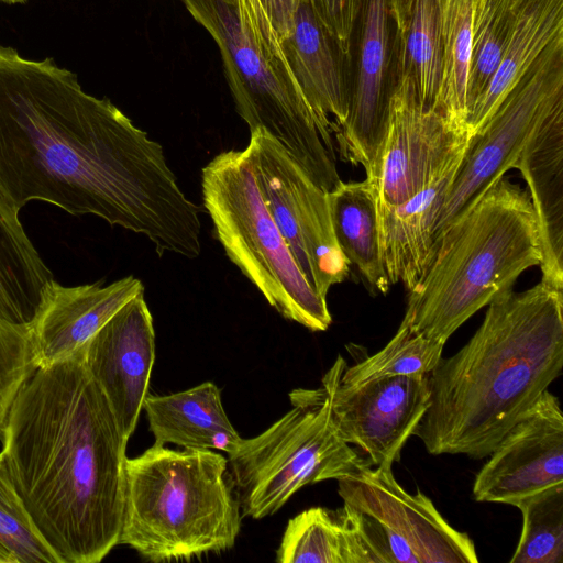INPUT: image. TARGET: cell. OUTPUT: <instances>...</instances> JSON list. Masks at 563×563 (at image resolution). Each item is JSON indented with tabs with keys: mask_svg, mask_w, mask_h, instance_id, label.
<instances>
[{
	"mask_svg": "<svg viewBox=\"0 0 563 563\" xmlns=\"http://www.w3.org/2000/svg\"><path fill=\"white\" fill-rule=\"evenodd\" d=\"M0 198L15 212L32 200L97 216L145 235L159 256L196 258L199 208L163 146L108 98L87 93L54 58L0 45Z\"/></svg>",
	"mask_w": 563,
	"mask_h": 563,
	"instance_id": "6da1fadb",
	"label": "cell"
},
{
	"mask_svg": "<svg viewBox=\"0 0 563 563\" xmlns=\"http://www.w3.org/2000/svg\"><path fill=\"white\" fill-rule=\"evenodd\" d=\"M13 484L59 563H98L119 544L128 439L74 355L36 367L2 430Z\"/></svg>",
	"mask_w": 563,
	"mask_h": 563,
	"instance_id": "7a4b0ae2",
	"label": "cell"
},
{
	"mask_svg": "<svg viewBox=\"0 0 563 563\" xmlns=\"http://www.w3.org/2000/svg\"><path fill=\"white\" fill-rule=\"evenodd\" d=\"M454 355L428 374L429 407L412 435L434 455L488 456L563 368V289L543 280L488 305Z\"/></svg>",
	"mask_w": 563,
	"mask_h": 563,
	"instance_id": "3957f363",
	"label": "cell"
},
{
	"mask_svg": "<svg viewBox=\"0 0 563 563\" xmlns=\"http://www.w3.org/2000/svg\"><path fill=\"white\" fill-rule=\"evenodd\" d=\"M541 257L529 194L503 176L443 229L428 269L409 290L404 318L419 334L445 344Z\"/></svg>",
	"mask_w": 563,
	"mask_h": 563,
	"instance_id": "277c9868",
	"label": "cell"
},
{
	"mask_svg": "<svg viewBox=\"0 0 563 563\" xmlns=\"http://www.w3.org/2000/svg\"><path fill=\"white\" fill-rule=\"evenodd\" d=\"M242 512L228 459L212 450L153 444L126 459L119 544L152 562L234 547Z\"/></svg>",
	"mask_w": 563,
	"mask_h": 563,
	"instance_id": "5b68a950",
	"label": "cell"
},
{
	"mask_svg": "<svg viewBox=\"0 0 563 563\" xmlns=\"http://www.w3.org/2000/svg\"><path fill=\"white\" fill-rule=\"evenodd\" d=\"M217 43L239 115L250 132L276 139L323 190L342 180L335 154L288 64L269 53L245 24L238 0H183Z\"/></svg>",
	"mask_w": 563,
	"mask_h": 563,
	"instance_id": "8992f818",
	"label": "cell"
},
{
	"mask_svg": "<svg viewBox=\"0 0 563 563\" xmlns=\"http://www.w3.org/2000/svg\"><path fill=\"white\" fill-rule=\"evenodd\" d=\"M202 202L229 260L285 319L311 331L331 322L327 298L299 269L258 191L245 151H225L201 169Z\"/></svg>",
	"mask_w": 563,
	"mask_h": 563,
	"instance_id": "52a82bcc",
	"label": "cell"
},
{
	"mask_svg": "<svg viewBox=\"0 0 563 563\" xmlns=\"http://www.w3.org/2000/svg\"><path fill=\"white\" fill-rule=\"evenodd\" d=\"M292 408L228 454L243 518L277 512L306 485L342 479L371 464L338 432L324 386L295 389Z\"/></svg>",
	"mask_w": 563,
	"mask_h": 563,
	"instance_id": "ba28073f",
	"label": "cell"
},
{
	"mask_svg": "<svg viewBox=\"0 0 563 563\" xmlns=\"http://www.w3.org/2000/svg\"><path fill=\"white\" fill-rule=\"evenodd\" d=\"M244 151L265 207L299 269L313 290L327 298L329 289L350 273L333 233L328 191L262 129L251 132Z\"/></svg>",
	"mask_w": 563,
	"mask_h": 563,
	"instance_id": "9c48e42d",
	"label": "cell"
},
{
	"mask_svg": "<svg viewBox=\"0 0 563 563\" xmlns=\"http://www.w3.org/2000/svg\"><path fill=\"white\" fill-rule=\"evenodd\" d=\"M562 100L563 40L540 56L472 137L442 207L437 242L463 209L514 168L534 129Z\"/></svg>",
	"mask_w": 563,
	"mask_h": 563,
	"instance_id": "30bf717a",
	"label": "cell"
},
{
	"mask_svg": "<svg viewBox=\"0 0 563 563\" xmlns=\"http://www.w3.org/2000/svg\"><path fill=\"white\" fill-rule=\"evenodd\" d=\"M472 137L440 110L424 107L412 81L397 75L375 181L378 207L410 199L440 174L461 162Z\"/></svg>",
	"mask_w": 563,
	"mask_h": 563,
	"instance_id": "8fae6325",
	"label": "cell"
},
{
	"mask_svg": "<svg viewBox=\"0 0 563 563\" xmlns=\"http://www.w3.org/2000/svg\"><path fill=\"white\" fill-rule=\"evenodd\" d=\"M346 362L338 355L322 378L341 438L358 446L376 467L391 468L430 404L428 374L340 383Z\"/></svg>",
	"mask_w": 563,
	"mask_h": 563,
	"instance_id": "7c38bea8",
	"label": "cell"
},
{
	"mask_svg": "<svg viewBox=\"0 0 563 563\" xmlns=\"http://www.w3.org/2000/svg\"><path fill=\"white\" fill-rule=\"evenodd\" d=\"M356 30L349 113L333 135L341 159L362 165L366 177L375 179L397 82V30L389 0H363Z\"/></svg>",
	"mask_w": 563,
	"mask_h": 563,
	"instance_id": "4fadbf2b",
	"label": "cell"
},
{
	"mask_svg": "<svg viewBox=\"0 0 563 563\" xmlns=\"http://www.w3.org/2000/svg\"><path fill=\"white\" fill-rule=\"evenodd\" d=\"M477 473V501L515 505L563 485V413L548 389L503 437Z\"/></svg>",
	"mask_w": 563,
	"mask_h": 563,
	"instance_id": "5bb4252c",
	"label": "cell"
},
{
	"mask_svg": "<svg viewBox=\"0 0 563 563\" xmlns=\"http://www.w3.org/2000/svg\"><path fill=\"white\" fill-rule=\"evenodd\" d=\"M81 355L129 440L148 395L155 362L153 317L144 292L118 310L81 347Z\"/></svg>",
	"mask_w": 563,
	"mask_h": 563,
	"instance_id": "9a60e30c",
	"label": "cell"
},
{
	"mask_svg": "<svg viewBox=\"0 0 563 563\" xmlns=\"http://www.w3.org/2000/svg\"><path fill=\"white\" fill-rule=\"evenodd\" d=\"M339 495L344 504L365 512L401 537L420 563H476L474 542L454 529L430 498L412 495L395 479L391 468L362 467L342 478Z\"/></svg>",
	"mask_w": 563,
	"mask_h": 563,
	"instance_id": "2e32d148",
	"label": "cell"
},
{
	"mask_svg": "<svg viewBox=\"0 0 563 563\" xmlns=\"http://www.w3.org/2000/svg\"><path fill=\"white\" fill-rule=\"evenodd\" d=\"M280 46L287 64L311 107L325 146L349 113L352 57L319 20L308 0H299L291 29Z\"/></svg>",
	"mask_w": 563,
	"mask_h": 563,
	"instance_id": "e0dca14e",
	"label": "cell"
},
{
	"mask_svg": "<svg viewBox=\"0 0 563 563\" xmlns=\"http://www.w3.org/2000/svg\"><path fill=\"white\" fill-rule=\"evenodd\" d=\"M142 282L126 276L103 286V280L46 286L38 314L31 327L36 367L77 353L126 302L144 292Z\"/></svg>",
	"mask_w": 563,
	"mask_h": 563,
	"instance_id": "ac0fdd59",
	"label": "cell"
},
{
	"mask_svg": "<svg viewBox=\"0 0 563 563\" xmlns=\"http://www.w3.org/2000/svg\"><path fill=\"white\" fill-rule=\"evenodd\" d=\"M514 168L528 186L537 219L541 280L563 289V100L534 129Z\"/></svg>",
	"mask_w": 563,
	"mask_h": 563,
	"instance_id": "d6986e66",
	"label": "cell"
},
{
	"mask_svg": "<svg viewBox=\"0 0 563 563\" xmlns=\"http://www.w3.org/2000/svg\"><path fill=\"white\" fill-rule=\"evenodd\" d=\"M461 162L404 203L378 207L380 252L390 285L402 283L410 290L428 269L437 247L439 217Z\"/></svg>",
	"mask_w": 563,
	"mask_h": 563,
	"instance_id": "ffe728a7",
	"label": "cell"
},
{
	"mask_svg": "<svg viewBox=\"0 0 563 563\" xmlns=\"http://www.w3.org/2000/svg\"><path fill=\"white\" fill-rule=\"evenodd\" d=\"M143 410L155 444L230 454L242 440L225 413L220 388L211 382L168 395H147Z\"/></svg>",
	"mask_w": 563,
	"mask_h": 563,
	"instance_id": "44dd1931",
	"label": "cell"
},
{
	"mask_svg": "<svg viewBox=\"0 0 563 563\" xmlns=\"http://www.w3.org/2000/svg\"><path fill=\"white\" fill-rule=\"evenodd\" d=\"M563 40V0H515L514 22L500 64L467 117L473 137L503 100L555 42Z\"/></svg>",
	"mask_w": 563,
	"mask_h": 563,
	"instance_id": "7402d4cb",
	"label": "cell"
},
{
	"mask_svg": "<svg viewBox=\"0 0 563 563\" xmlns=\"http://www.w3.org/2000/svg\"><path fill=\"white\" fill-rule=\"evenodd\" d=\"M336 243L347 262L357 267L371 288L386 294V275L379 241L378 191L374 179L341 181L328 191Z\"/></svg>",
	"mask_w": 563,
	"mask_h": 563,
	"instance_id": "603a6c76",
	"label": "cell"
},
{
	"mask_svg": "<svg viewBox=\"0 0 563 563\" xmlns=\"http://www.w3.org/2000/svg\"><path fill=\"white\" fill-rule=\"evenodd\" d=\"M52 279L19 212L0 198V321L31 328Z\"/></svg>",
	"mask_w": 563,
	"mask_h": 563,
	"instance_id": "cb8c5ba5",
	"label": "cell"
},
{
	"mask_svg": "<svg viewBox=\"0 0 563 563\" xmlns=\"http://www.w3.org/2000/svg\"><path fill=\"white\" fill-rule=\"evenodd\" d=\"M443 1L413 0L408 22L397 33L396 75L407 76L420 102L434 109L441 78Z\"/></svg>",
	"mask_w": 563,
	"mask_h": 563,
	"instance_id": "d4e9b609",
	"label": "cell"
},
{
	"mask_svg": "<svg viewBox=\"0 0 563 563\" xmlns=\"http://www.w3.org/2000/svg\"><path fill=\"white\" fill-rule=\"evenodd\" d=\"M474 1L444 0L442 13L438 109L454 125L465 130H467L466 90L472 56Z\"/></svg>",
	"mask_w": 563,
	"mask_h": 563,
	"instance_id": "484cf974",
	"label": "cell"
},
{
	"mask_svg": "<svg viewBox=\"0 0 563 563\" xmlns=\"http://www.w3.org/2000/svg\"><path fill=\"white\" fill-rule=\"evenodd\" d=\"M514 10L515 0L474 1L467 117L500 64L512 27Z\"/></svg>",
	"mask_w": 563,
	"mask_h": 563,
	"instance_id": "4316f807",
	"label": "cell"
},
{
	"mask_svg": "<svg viewBox=\"0 0 563 563\" xmlns=\"http://www.w3.org/2000/svg\"><path fill=\"white\" fill-rule=\"evenodd\" d=\"M443 346L416 332L404 318L382 350L351 367L345 366L340 383L355 385L379 377L429 374L441 360Z\"/></svg>",
	"mask_w": 563,
	"mask_h": 563,
	"instance_id": "83f0119b",
	"label": "cell"
},
{
	"mask_svg": "<svg viewBox=\"0 0 563 563\" xmlns=\"http://www.w3.org/2000/svg\"><path fill=\"white\" fill-rule=\"evenodd\" d=\"M522 530L510 563L563 562V485L551 486L515 505Z\"/></svg>",
	"mask_w": 563,
	"mask_h": 563,
	"instance_id": "f1b7e54d",
	"label": "cell"
},
{
	"mask_svg": "<svg viewBox=\"0 0 563 563\" xmlns=\"http://www.w3.org/2000/svg\"><path fill=\"white\" fill-rule=\"evenodd\" d=\"M279 563H345V538L338 509L312 507L291 518L276 551Z\"/></svg>",
	"mask_w": 563,
	"mask_h": 563,
	"instance_id": "f546056e",
	"label": "cell"
},
{
	"mask_svg": "<svg viewBox=\"0 0 563 563\" xmlns=\"http://www.w3.org/2000/svg\"><path fill=\"white\" fill-rule=\"evenodd\" d=\"M0 563H59L35 528L0 452Z\"/></svg>",
	"mask_w": 563,
	"mask_h": 563,
	"instance_id": "4dcf8cb0",
	"label": "cell"
},
{
	"mask_svg": "<svg viewBox=\"0 0 563 563\" xmlns=\"http://www.w3.org/2000/svg\"><path fill=\"white\" fill-rule=\"evenodd\" d=\"M35 369L31 328L0 321V434L18 394Z\"/></svg>",
	"mask_w": 563,
	"mask_h": 563,
	"instance_id": "1f68e13d",
	"label": "cell"
},
{
	"mask_svg": "<svg viewBox=\"0 0 563 563\" xmlns=\"http://www.w3.org/2000/svg\"><path fill=\"white\" fill-rule=\"evenodd\" d=\"M342 51L352 57L353 37L363 0H308Z\"/></svg>",
	"mask_w": 563,
	"mask_h": 563,
	"instance_id": "d6a6232c",
	"label": "cell"
},
{
	"mask_svg": "<svg viewBox=\"0 0 563 563\" xmlns=\"http://www.w3.org/2000/svg\"><path fill=\"white\" fill-rule=\"evenodd\" d=\"M242 18L260 43L276 57L286 60L278 35L260 0H238ZM287 62V60H286Z\"/></svg>",
	"mask_w": 563,
	"mask_h": 563,
	"instance_id": "836d02e7",
	"label": "cell"
},
{
	"mask_svg": "<svg viewBox=\"0 0 563 563\" xmlns=\"http://www.w3.org/2000/svg\"><path fill=\"white\" fill-rule=\"evenodd\" d=\"M260 1L280 42L291 29L294 14L299 0Z\"/></svg>",
	"mask_w": 563,
	"mask_h": 563,
	"instance_id": "e575fe53",
	"label": "cell"
},
{
	"mask_svg": "<svg viewBox=\"0 0 563 563\" xmlns=\"http://www.w3.org/2000/svg\"><path fill=\"white\" fill-rule=\"evenodd\" d=\"M413 0H389L390 12L396 24L397 33L401 32L409 19Z\"/></svg>",
	"mask_w": 563,
	"mask_h": 563,
	"instance_id": "d590c367",
	"label": "cell"
},
{
	"mask_svg": "<svg viewBox=\"0 0 563 563\" xmlns=\"http://www.w3.org/2000/svg\"><path fill=\"white\" fill-rule=\"evenodd\" d=\"M27 1L29 0H0V2L5 3V4H24Z\"/></svg>",
	"mask_w": 563,
	"mask_h": 563,
	"instance_id": "8d00e7d4",
	"label": "cell"
}]
</instances>
